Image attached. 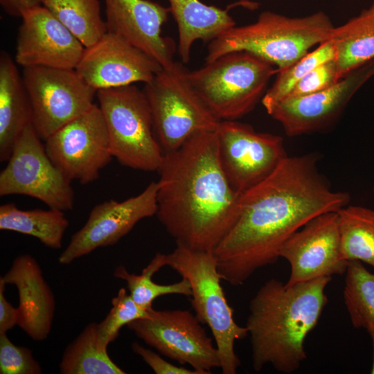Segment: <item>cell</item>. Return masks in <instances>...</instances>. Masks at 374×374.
I'll return each instance as SVG.
<instances>
[{
    "instance_id": "6da1fadb",
    "label": "cell",
    "mask_w": 374,
    "mask_h": 374,
    "mask_svg": "<svg viewBox=\"0 0 374 374\" xmlns=\"http://www.w3.org/2000/svg\"><path fill=\"white\" fill-rule=\"evenodd\" d=\"M315 154L287 156L265 179L242 193L239 217L213 251L222 280L244 283L275 263L285 241L313 217L337 212L350 200L333 190Z\"/></svg>"
},
{
    "instance_id": "7a4b0ae2",
    "label": "cell",
    "mask_w": 374,
    "mask_h": 374,
    "mask_svg": "<svg viewBox=\"0 0 374 374\" xmlns=\"http://www.w3.org/2000/svg\"><path fill=\"white\" fill-rule=\"evenodd\" d=\"M157 172L156 215L176 245L213 251L236 222L242 194L223 171L216 130L164 153Z\"/></svg>"
},
{
    "instance_id": "3957f363",
    "label": "cell",
    "mask_w": 374,
    "mask_h": 374,
    "mask_svg": "<svg viewBox=\"0 0 374 374\" xmlns=\"http://www.w3.org/2000/svg\"><path fill=\"white\" fill-rule=\"evenodd\" d=\"M330 280L321 277L289 285L271 278L259 288L245 326L255 371L268 364L284 373L299 369L307 358L305 340L328 303L325 290Z\"/></svg>"
},
{
    "instance_id": "277c9868",
    "label": "cell",
    "mask_w": 374,
    "mask_h": 374,
    "mask_svg": "<svg viewBox=\"0 0 374 374\" xmlns=\"http://www.w3.org/2000/svg\"><path fill=\"white\" fill-rule=\"evenodd\" d=\"M334 28L330 17L321 11L302 17L262 12L254 23L235 26L211 41L205 62L230 52L247 51L279 71L328 40Z\"/></svg>"
},
{
    "instance_id": "5b68a950",
    "label": "cell",
    "mask_w": 374,
    "mask_h": 374,
    "mask_svg": "<svg viewBox=\"0 0 374 374\" xmlns=\"http://www.w3.org/2000/svg\"><path fill=\"white\" fill-rule=\"evenodd\" d=\"M165 264L186 278L191 287L190 303L195 314L211 331L218 350L223 374H235L240 360L235 342L246 338L248 330L233 318L221 285V276L213 251L194 250L177 246L166 253Z\"/></svg>"
},
{
    "instance_id": "8992f818",
    "label": "cell",
    "mask_w": 374,
    "mask_h": 374,
    "mask_svg": "<svg viewBox=\"0 0 374 374\" xmlns=\"http://www.w3.org/2000/svg\"><path fill=\"white\" fill-rule=\"evenodd\" d=\"M277 68L247 51H233L189 71L191 84L220 121H235L262 100Z\"/></svg>"
},
{
    "instance_id": "52a82bcc",
    "label": "cell",
    "mask_w": 374,
    "mask_h": 374,
    "mask_svg": "<svg viewBox=\"0 0 374 374\" xmlns=\"http://www.w3.org/2000/svg\"><path fill=\"white\" fill-rule=\"evenodd\" d=\"M188 72L182 62L174 60L145 83L154 133L164 153L197 133L217 130L221 121L191 84Z\"/></svg>"
},
{
    "instance_id": "ba28073f",
    "label": "cell",
    "mask_w": 374,
    "mask_h": 374,
    "mask_svg": "<svg viewBox=\"0 0 374 374\" xmlns=\"http://www.w3.org/2000/svg\"><path fill=\"white\" fill-rule=\"evenodd\" d=\"M113 157L123 166L158 171L164 152L156 137L146 96L135 85L98 90Z\"/></svg>"
},
{
    "instance_id": "9c48e42d",
    "label": "cell",
    "mask_w": 374,
    "mask_h": 374,
    "mask_svg": "<svg viewBox=\"0 0 374 374\" xmlns=\"http://www.w3.org/2000/svg\"><path fill=\"white\" fill-rule=\"evenodd\" d=\"M33 123L22 132L0 173V195H23L62 211L74 206V191L48 157Z\"/></svg>"
},
{
    "instance_id": "30bf717a",
    "label": "cell",
    "mask_w": 374,
    "mask_h": 374,
    "mask_svg": "<svg viewBox=\"0 0 374 374\" xmlns=\"http://www.w3.org/2000/svg\"><path fill=\"white\" fill-rule=\"evenodd\" d=\"M127 328L162 355L181 365L188 364L199 374L220 368L218 350L195 314L186 310H149L147 317Z\"/></svg>"
},
{
    "instance_id": "8fae6325",
    "label": "cell",
    "mask_w": 374,
    "mask_h": 374,
    "mask_svg": "<svg viewBox=\"0 0 374 374\" xmlns=\"http://www.w3.org/2000/svg\"><path fill=\"white\" fill-rule=\"evenodd\" d=\"M22 78L33 112V125L44 141L94 103L97 90L75 69L24 67Z\"/></svg>"
},
{
    "instance_id": "7c38bea8",
    "label": "cell",
    "mask_w": 374,
    "mask_h": 374,
    "mask_svg": "<svg viewBox=\"0 0 374 374\" xmlns=\"http://www.w3.org/2000/svg\"><path fill=\"white\" fill-rule=\"evenodd\" d=\"M44 145L64 177L82 184L98 179L114 157L102 112L95 103L48 137Z\"/></svg>"
},
{
    "instance_id": "4fadbf2b",
    "label": "cell",
    "mask_w": 374,
    "mask_h": 374,
    "mask_svg": "<svg viewBox=\"0 0 374 374\" xmlns=\"http://www.w3.org/2000/svg\"><path fill=\"white\" fill-rule=\"evenodd\" d=\"M216 132L222 168L240 193L265 179L287 156L281 136L237 120L221 121Z\"/></svg>"
},
{
    "instance_id": "5bb4252c",
    "label": "cell",
    "mask_w": 374,
    "mask_h": 374,
    "mask_svg": "<svg viewBox=\"0 0 374 374\" xmlns=\"http://www.w3.org/2000/svg\"><path fill=\"white\" fill-rule=\"evenodd\" d=\"M280 257L290 265L289 285L346 273L348 261L342 254L338 213L309 220L285 241Z\"/></svg>"
},
{
    "instance_id": "9a60e30c",
    "label": "cell",
    "mask_w": 374,
    "mask_h": 374,
    "mask_svg": "<svg viewBox=\"0 0 374 374\" xmlns=\"http://www.w3.org/2000/svg\"><path fill=\"white\" fill-rule=\"evenodd\" d=\"M157 189V181H152L136 196L96 205L84 226L72 235L58 262L68 265L99 247L116 244L139 221L156 215Z\"/></svg>"
},
{
    "instance_id": "2e32d148",
    "label": "cell",
    "mask_w": 374,
    "mask_h": 374,
    "mask_svg": "<svg viewBox=\"0 0 374 374\" xmlns=\"http://www.w3.org/2000/svg\"><path fill=\"white\" fill-rule=\"evenodd\" d=\"M374 76V59L351 71L336 84L312 94L280 101L269 113L289 136L315 132L334 123L356 92Z\"/></svg>"
},
{
    "instance_id": "e0dca14e",
    "label": "cell",
    "mask_w": 374,
    "mask_h": 374,
    "mask_svg": "<svg viewBox=\"0 0 374 374\" xmlns=\"http://www.w3.org/2000/svg\"><path fill=\"white\" fill-rule=\"evenodd\" d=\"M162 69L154 58L119 35L107 32L85 48L75 70L95 89L147 83Z\"/></svg>"
},
{
    "instance_id": "ac0fdd59",
    "label": "cell",
    "mask_w": 374,
    "mask_h": 374,
    "mask_svg": "<svg viewBox=\"0 0 374 374\" xmlns=\"http://www.w3.org/2000/svg\"><path fill=\"white\" fill-rule=\"evenodd\" d=\"M21 18L15 58L17 64L76 69L85 47L45 6L30 9Z\"/></svg>"
},
{
    "instance_id": "d6986e66",
    "label": "cell",
    "mask_w": 374,
    "mask_h": 374,
    "mask_svg": "<svg viewBox=\"0 0 374 374\" xmlns=\"http://www.w3.org/2000/svg\"><path fill=\"white\" fill-rule=\"evenodd\" d=\"M104 1L108 32L141 49L162 67L174 61V42L161 35L169 8L150 0Z\"/></svg>"
},
{
    "instance_id": "ffe728a7",
    "label": "cell",
    "mask_w": 374,
    "mask_h": 374,
    "mask_svg": "<svg viewBox=\"0 0 374 374\" xmlns=\"http://www.w3.org/2000/svg\"><path fill=\"white\" fill-rule=\"evenodd\" d=\"M1 278L18 291V326L33 340L46 339L51 332L55 303L37 261L31 255H19Z\"/></svg>"
},
{
    "instance_id": "44dd1931",
    "label": "cell",
    "mask_w": 374,
    "mask_h": 374,
    "mask_svg": "<svg viewBox=\"0 0 374 374\" xmlns=\"http://www.w3.org/2000/svg\"><path fill=\"white\" fill-rule=\"evenodd\" d=\"M33 123L30 99L10 55L0 54V161L8 160L24 130Z\"/></svg>"
},
{
    "instance_id": "7402d4cb",
    "label": "cell",
    "mask_w": 374,
    "mask_h": 374,
    "mask_svg": "<svg viewBox=\"0 0 374 374\" xmlns=\"http://www.w3.org/2000/svg\"><path fill=\"white\" fill-rule=\"evenodd\" d=\"M170 12L178 28V53L182 62L190 60L197 40L210 42L235 26L229 10L208 6L199 0H168Z\"/></svg>"
},
{
    "instance_id": "603a6c76",
    "label": "cell",
    "mask_w": 374,
    "mask_h": 374,
    "mask_svg": "<svg viewBox=\"0 0 374 374\" xmlns=\"http://www.w3.org/2000/svg\"><path fill=\"white\" fill-rule=\"evenodd\" d=\"M330 39L336 49L339 78L374 59V1L344 24L335 26Z\"/></svg>"
},
{
    "instance_id": "cb8c5ba5",
    "label": "cell",
    "mask_w": 374,
    "mask_h": 374,
    "mask_svg": "<svg viewBox=\"0 0 374 374\" xmlns=\"http://www.w3.org/2000/svg\"><path fill=\"white\" fill-rule=\"evenodd\" d=\"M69 224L64 211L60 210L50 208L21 210L15 203H6L0 206L1 230L33 236L50 249L62 247Z\"/></svg>"
},
{
    "instance_id": "d4e9b609",
    "label": "cell",
    "mask_w": 374,
    "mask_h": 374,
    "mask_svg": "<svg viewBox=\"0 0 374 374\" xmlns=\"http://www.w3.org/2000/svg\"><path fill=\"white\" fill-rule=\"evenodd\" d=\"M62 374H125L100 345L97 323L88 324L68 345L60 363Z\"/></svg>"
},
{
    "instance_id": "484cf974",
    "label": "cell",
    "mask_w": 374,
    "mask_h": 374,
    "mask_svg": "<svg viewBox=\"0 0 374 374\" xmlns=\"http://www.w3.org/2000/svg\"><path fill=\"white\" fill-rule=\"evenodd\" d=\"M343 296L350 321L355 328H364L373 344L374 373V273H371L362 262L348 261Z\"/></svg>"
},
{
    "instance_id": "4316f807",
    "label": "cell",
    "mask_w": 374,
    "mask_h": 374,
    "mask_svg": "<svg viewBox=\"0 0 374 374\" xmlns=\"http://www.w3.org/2000/svg\"><path fill=\"white\" fill-rule=\"evenodd\" d=\"M337 213L344 259L363 262L374 268V211L347 205Z\"/></svg>"
},
{
    "instance_id": "83f0119b",
    "label": "cell",
    "mask_w": 374,
    "mask_h": 374,
    "mask_svg": "<svg viewBox=\"0 0 374 374\" xmlns=\"http://www.w3.org/2000/svg\"><path fill=\"white\" fill-rule=\"evenodd\" d=\"M45 6L84 45L89 47L107 32L99 0H45Z\"/></svg>"
},
{
    "instance_id": "f1b7e54d",
    "label": "cell",
    "mask_w": 374,
    "mask_h": 374,
    "mask_svg": "<svg viewBox=\"0 0 374 374\" xmlns=\"http://www.w3.org/2000/svg\"><path fill=\"white\" fill-rule=\"evenodd\" d=\"M166 253H157L150 262L143 269L141 274L130 273L123 265L118 266L114 275L127 283L129 293L134 301L142 308L150 310L154 301L159 296L168 294H179L190 296L191 287L189 282L182 278L177 283L168 285L156 283L152 279L153 275L166 266Z\"/></svg>"
},
{
    "instance_id": "f546056e",
    "label": "cell",
    "mask_w": 374,
    "mask_h": 374,
    "mask_svg": "<svg viewBox=\"0 0 374 374\" xmlns=\"http://www.w3.org/2000/svg\"><path fill=\"white\" fill-rule=\"evenodd\" d=\"M335 46L329 39L290 66L278 71L274 83L267 89L261 100L267 112L269 114L284 99L306 74L324 62L335 59Z\"/></svg>"
},
{
    "instance_id": "4dcf8cb0",
    "label": "cell",
    "mask_w": 374,
    "mask_h": 374,
    "mask_svg": "<svg viewBox=\"0 0 374 374\" xmlns=\"http://www.w3.org/2000/svg\"><path fill=\"white\" fill-rule=\"evenodd\" d=\"M112 305L107 317L97 323L98 341L105 348L118 337L123 326L149 315V310L140 307L124 287L121 288L112 299Z\"/></svg>"
},
{
    "instance_id": "1f68e13d",
    "label": "cell",
    "mask_w": 374,
    "mask_h": 374,
    "mask_svg": "<svg viewBox=\"0 0 374 374\" xmlns=\"http://www.w3.org/2000/svg\"><path fill=\"white\" fill-rule=\"evenodd\" d=\"M42 370L31 350L14 344L6 334H0V373L39 374Z\"/></svg>"
},
{
    "instance_id": "d6a6232c",
    "label": "cell",
    "mask_w": 374,
    "mask_h": 374,
    "mask_svg": "<svg viewBox=\"0 0 374 374\" xmlns=\"http://www.w3.org/2000/svg\"><path fill=\"white\" fill-rule=\"evenodd\" d=\"M339 80L335 59L330 60L306 74L285 98L300 97L317 93L332 87Z\"/></svg>"
},
{
    "instance_id": "836d02e7",
    "label": "cell",
    "mask_w": 374,
    "mask_h": 374,
    "mask_svg": "<svg viewBox=\"0 0 374 374\" xmlns=\"http://www.w3.org/2000/svg\"><path fill=\"white\" fill-rule=\"evenodd\" d=\"M133 352L142 359L157 374H199L194 369L174 365L165 360L161 355L148 349L135 341L132 344Z\"/></svg>"
},
{
    "instance_id": "e575fe53",
    "label": "cell",
    "mask_w": 374,
    "mask_h": 374,
    "mask_svg": "<svg viewBox=\"0 0 374 374\" xmlns=\"http://www.w3.org/2000/svg\"><path fill=\"white\" fill-rule=\"evenodd\" d=\"M6 283L0 278V334H6L8 330L18 325L19 312L6 299L4 295Z\"/></svg>"
},
{
    "instance_id": "d590c367",
    "label": "cell",
    "mask_w": 374,
    "mask_h": 374,
    "mask_svg": "<svg viewBox=\"0 0 374 374\" xmlns=\"http://www.w3.org/2000/svg\"><path fill=\"white\" fill-rule=\"evenodd\" d=\"M44 1L45 0H0V5L8 15L21 17L25 12L43 6Z\"/></svg>"
}]
</instances>
